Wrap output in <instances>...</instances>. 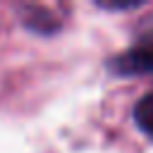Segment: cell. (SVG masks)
<instances>
[{"label": "cell", "instance_id": "7a4b0ae2", "mask_svg": "<svg viewBox=\"0 0 153 153\" xmlns=\"http://www.w3.org/2000/svg\"><path fill=\"white\" fill-rule=\"evenodd\" d=\"M134 120L148 136H153V91L139 98V103L134 108Z\"/></svg>", "mask_w": 153, "mask_h": 153}, {"label": "cell", "instance_id": "6da1fadb", "mask_svg": "<svg viewBox=\"0 0 153 153\" xmlns=\"http://www.w3.org/2000/svg\"><path fill=\"white\" fill-rule=\"evenodd\" d=\"M117 69L127 74H141V72H153V33L146 36L136 48L127 50L117 60Z\"/></svg>", "mask_w": 153, "mask_h": 153}]
</instances>
